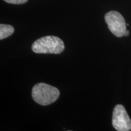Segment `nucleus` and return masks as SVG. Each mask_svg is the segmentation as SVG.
I'll return each mask as SVG.
<instances>
[{"label": "nucleus", "instance_id": "1", "mask_svg": "<svg viewBox=\"0 0 131 131\" xmlns=\"http://www.w3.org/2000/svg\"><path fill=\"white\" fill-rule=\"evenodd\" d=\"M64 47V44L60 38L46 36L34 41L32 50L37 53L59 54L63 51Z\"/></svg>", "mask_w": 131, "mask_h": 131}, {"label": "nucleus", "instance_id": "2", "mask_svg": "<svg viewBox=\"0 0 131 131\" xmlns=\"http://www.w3.org/2000/svg\"><path fill=\"white\" fill-rule=\"evenodd\" d=\"M60 95V92L57 88L43 83L36 84L32 91L34 100L42 106H47L54 103Z\"/></svg>", "mask_w": 131, "mask_h": 131}, {"label": "nucleus", "instance_id": "3", "mask_svg": "<svg viewBox=\"0 0 131 131\" xmlns=\"http://www.w3.org/2000/svg\"><path fill=\"white\" fill-rule=\"evenodd\" d=\"M108 28L115 36L122 37L124 35L126 29V24L123 16L117 11H110L104 16Z\"/></svg>", "mask_w": 131, "mask_h": 131}, {"label": "nucleus", "instance_id": "4", "mask_svg": "<svg viewBox=\"0 0 131 131\" xmlns=\"http://www.w3.org/2000/svg\"><path fill=\"white\" fill-rule=\"evenodd\" d=\"M112 126L118 131H129L131 129V120L122 104L115 106L112 114Z\"/></svg>", "mask_w": 131, "mask_h": 131}, {"label": "nucleus", "instance_id": "5", "mask_svg": "<svg viewBox=\"0 0 131 131\" xmlns=\"http://www.w3.org/2000/svg\"><path fill=\"white\" fill-rule=\"evenodd\" d=\"M14 32V27L9 24H0V40L9 37Z\"/></svg>", "mask_w": 131, "mask_h": 131}, {"label": "nucleus", "instance_id": "6", "mask_svg": "<svg viewBox=\"0 0 131 131\" xmlns=\"http://www.w3.org/2000/svg\"><path fill=\"white\" fill-rule=\"evenodd\" d=\"M6 3L14 4H21L27 2L28 0H4Z\"/></svg>", "mask_w": 131, "mask_h": 131}, {"label": "nucleus", "instance_id": "7", "mask_svg": "<svg viewBox=\"0 0 131 131\" xmlns=\"http://www.w3.org/2000/svg\"><path fill=\"white\" fill-rule=\"evenodd\" d=\"M129 35V31L126 30L125 34H124V36H125V37H127V36H128Z\"/></svg>", "mask_w": 131, "mask_h": 131}]
</instances>
